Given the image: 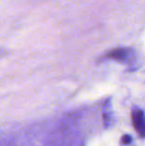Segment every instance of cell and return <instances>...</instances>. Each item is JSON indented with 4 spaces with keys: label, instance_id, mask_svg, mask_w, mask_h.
Listing matches in <instances>:
<instances>
[{
    "label": "cell",
    "instance_id": "1",
    "mask_svg": "<svg viewBox=\"0 0 145 146\" xmlns=\"http://www.w3.org/2000/svg\"><path fill=\"white\" fill-rule=\"evenodd\" d=\"M134 56H135L134 51L131 48H125V47L116 48L107 54V57L109 59L120 62V63H130L134 60Z\"/></svg>",
    "mask_w": 145,
    "mask_h": 146
},
{
    "label": "cell",
    "instance_id": "2",
    "mask_svg": "<svg viewBox=\"0 0 145 146\" xmlns=\"http://www.w3.org/2000/svg\"><path fill=\"white\" fill-rule=\"evenodd\" d=\"M132 124L135 130L141 137H145V115L140 110H135L132 112Z\"/></svg>",
    "mask_w": 145,
    "mask_h": 146
},
{
    "label": "cell",
    "instance_id": "3",
    "mask_svg": "<svg viewBox=\"0 0 145 146\" xmlns=\"http://www.w3.org/2000/svg\"><path fill=\"white\" fill-rule=\"evenodd\" d=\"M131 142V137L129 135H123L121 139V143L122 144H129Z\"/></svg>",
    "mask_w": 145,
    "mask_h": 146
}]
</instances>
